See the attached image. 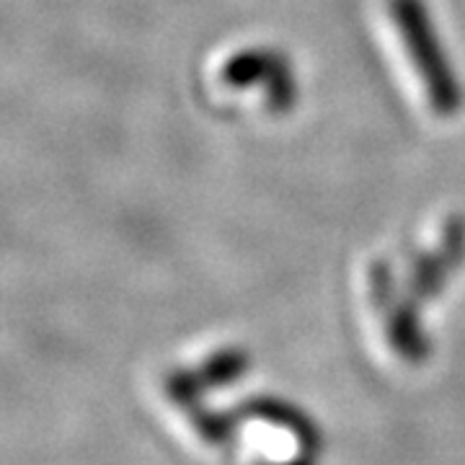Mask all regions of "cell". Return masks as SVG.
Wrapping results in <instances>:
<instances>
[{
    "label": "cell",
    "instance_id": "obj_8",
    "mask_svg": "<svg viewBox=\"0 0 465 465\" xmlns=\"http://www.w3.org/2000/svg\"><path fill=\"white\" fill-rule=\"evenodd\" d=\"M370 295H372V302L385 311L393 300L399 298L396 295V277H393V269L385 264V262H375L370 264Z\"/></svg>",
    "mask_w": 465,
    "mask_h": 465
},
{
    "label": "cell",
    "instance_id": "obj_2",
    "mask_svg": "<svg viewBox=\"0 0 465 465\" xmlns=\"http://www.w3.org/2000/svg\"><path fill=\"white\" fill-rule=\"evenodd\" d=\"M385 333L391 347L406 362H424L430 357V339L419 321V302L411 295L396 298L385 311Z\"/></svg>",
    "mask_w": 465,
    "mask_h": 465
},
{
    "label": "cell",
    "instance_id": "obj_6",
    "mask_svg": "<svg viewBox=\"0 0 465 465\" xmlns=\"http://www.w3.org/2000/svg\"><path fill=\"white\" fill-rule=\"evenodd\" d=\"M251 416L256 419H264L272 421L277 427H290V432H295L300 440H316V430H313V421H308L305 416L300 414L298 409L287 406L284 401L277 399H253L243 406Z\"/></svg>",
    "mask_w": 465,
    "mask_h": 465
},
{
    "label": "cell",
    "instance_id": "obj_3",
    "mask_svg": "<svg viewBox=\"0 0 465 465\" xmlns=\"http://www.w3.org/2000/svg\"><path fill=\"white\" fill-rule=\"evenodd\" d=\"M287 57L274 50H241L232 54L223 65V81L232 88H246V85H266L282 67H287Z\"/></svg>",
    "mask_w": 465,
    "mask_h": 465
},
{
    "label": "cell",
    "instance_id": "obj_7",
    "mask_svg": "<svg viewBox=\"0 0 465 465\" xmlns=\"http://www.w3.org/2000/svg\"><path fill=\"white\" fill-rule=\"evenodd\" d=\"M440 256L448 262V266L458 269L465 262V217L450 215L442 228V246H440Z\"/></svg>",
    "mask_w": 465,
    "mask_h": 465
},
{
    "label": "cell",
    "instance_id": "obj_5",
    "mask_svg": "<svg viewBox=\"0 0 465 465\" xmlns=\"http://www.w3.org/2000/svg\"><path fill=\"white\" fill-rule=\"evenodd\" d=\"M251 367V357L238 347L217 349L215 354H210L200 367V378L207 388H223V385H232L246 375Z\"/></svg>",
    "mask_w": 465,
    "mask_h": 465
},
{
    "label": "cell",
    "instance_id": "obj_1",
    "mask_svg": "<svg viewBox=\"0 0 465 465\" xmlns=\"http://www.w3.org/2000/svg\"><path fill=\"white\" fill-rule=\"evenodd\" d=\"M388 14L401 34V42L411 57L434 114L452 116L460 112L463 88L442 50L440 34L424 0H388Z\"/></svg>",
    "mask_w": 465,
    "mask_h": 465
},
{
    "label": "cell",
    "instance_id": "obj_4",
    "mask_svg": "<svg viewBox=\"0 0 465 465\" xmlns=\"http://www.w3.org/2000/svg\"><path fill=\"white\" fill-rule=\"evenodd\" d=\"M450 266L440 253H416L409 264V295L416 302L432 300L445 287Z\"/></svg>",
    "mask_w": 465,
    "mask_h": 465
},
{
    "label": "cell",
    "instance_id": "obj_9",
    "mask_svg": "<svg viewBox=\"0 0 465 465\" xmlns=\"http://www.w3.org/2000/svg\"><path fill=\"white\" fill-rule=\"evenodd\" d=\"M287 465H300V463H287Z\"/></svg>",
    "mask_w": 465,
    "mask_h": 465
}]
</instances>
